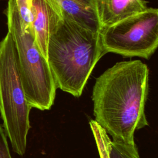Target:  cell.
I'll use <instances>...</instances> for the list:
<instances>
[{
    "label": "cell",
    "instance_id": "obj_8",
    "mask_svg": "<svg viewBox=\"0 0 158 158\" xmlns=\"http://www.w3.org/2000/svg\"><path fill=\"white\" fill-rule=\"evenodd\" d=\"M101 29L148 9L144 0H94Z\"/></svg>",
    "mask_w": 158,
    "mask_h": 158
},
{
    "label": "cell",
    "instance_id": "obj_2",
    "mask_svg": "<svg viewBox=\"0 0 158 158\" xmlns=\"http://www.w3.org/2000/svg\"><path fill=\"white\" fill-rule=\"evenodd\" d=\"M104 54L99 33L61 19L50 35L47 48V61L57 88L80 97Z\"/></svg>",
    "mask_w": 158,
    "mask_h": 158
},
{
    "label": "cell",
    "instance_id": "obj_9",
    "mask_svg": "<svg viewBox=\"0 0 158 158\" xmlns=\"http://www.w3.org/2000/svg\"><path fill=\"white\" fill-rule=\"evenodd\" d=\"M90 125L95 135L101 158H140L136 144H127L111 141L105 130L94 120H91Z\"/></svg>",
    "mask_w": 158,
    "mask_h": 158
},
{
    "label": "cell",
    "instance_id": "obj_6",
    "mask_svg": "<svg viewBox=\"0 0 158 158\" xmlns=\"http://www.w3.org/2000/svg\"><path fill=\"white\" fill-rule=\"evenodd\" d=\"M29 1L32 16V32L39 49L47 60L49 36L62 19L52 0Z\"/></svg>",
    "mask_w": 158,
    "mask_h": 158
},
{
    "label": "cell",
    "instance_id": "obj_4",
    "mask_svg": "<svg viewBox=\"0 0 158 158\" xmlns=\"http://www.w3.org/2000/svg\"><path fill=\"white\" fill-rule=\"evenodd\" d=\"M31 109L19 73L14 42L7 31L0 41V114L12 150L19 156L26 151Z\"/></svg>",
    "mask_w": 158,
    "mask_h": 158
},
{
    "label": "cell",
    "instance_id": "obj_11",
    "mask_svg": "<svg viewBox=\"0 0 158 158\" xmlns=\"http://www.w3.org/2000/svg\"><path fill=\"white\" fill-rule=\"evenodd\" d=\"M0 158H12L9 148L7 138L0 124Z\"/></svg>",
    "mask_w": 158,
    "mask_h": 158
},
{
    "label": "cell",
    "instance_id": "obj_10",
    "mask_svg": "<svg viewBox=\"0 0 158 158\" xmlns=\"http://www.w3.org/2000/svg\"><path fill=\"white\" fill-rule=\"evenodd\" d=\"M17 9L24 30L31 28L32 16L29 0H15Z\"/></svg>",
    "mask_w": 158,
    "mask_h": 158
},
{
    "label": "cell",
    "instance_id": "obj_7",
    "mask_svg": "<svg viewBox=\"0 0 158 158\" xmlns=\"http://www.w3.org/2000/svg\"><path fill=\"white\" fill-rule=\"evenodd\" d=\"M62 19L73 22L93 32L101 30L94 0H52Z\"/></svg>",
    "mask_w": 158,
    "mask_h": 158
},
{
    "label": "cell",
    "instance_id": "obj_3",
    "mask_svg": "<svg viewBox=\"0 0 158 158\" xmlns=\"http://www.w3.org/2000/svg\"><path fill=\"white\" fill-rule=\"evenodd\" d=\"M4 12L7 31L14 42L26 100L31 108L49 110L54 102L57 86L48 61L35 42L31 28H23L15 0H8Z\"/></svg>",
    "mask_w": 158,
    "mask_h": 158
},
{
    "label": "cell",
    "instance_id": "obj_5",
    "mask_svg": "<svg viewBox=\"0 0 158 158\" xmlns=\"http://www.w3.org/2000/svg\"><path fill=\"white\" fill-rule=\"evenodd\" d=\"M104 53L148 59L158 45V10H145L123 19L100 31Z\"/></svg>",
    "mask_w": 158,
    "mask_h": 158
},
{
    "label": "cell",
    "instance_id": "obj_1",
    "mask_svg": "<svg viewBox=\"0 0 158 158\" xmlns=\"http://www.w3.org/2000/svg\"><path fill=\"white\" fill-rule=\"evenodd\" d=\"M149 69L140 60L117 62L98 77L92 100L94 122L116 142L135 144V133L149 125L145 105Z\"/></svg>",
    "mask_w": 158,
    "mask_h": 158
}]
</instances>
